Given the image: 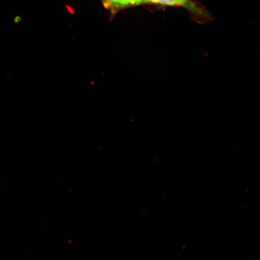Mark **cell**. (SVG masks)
<instances>
[{"mask_svg":"<svg viewBox=\"0 0 260 260\" xmlns=\"http://www.w3.org/2000/svg\"></svg>","mask_w":260,"mask_h":260,"instance_id":"cell-3","label":"cell"},{"mask_svg":"<svg viewBox=\"0 0 260 260\" xmlns=\"http://www.w3.org/2000/svg\"><path fill=\"white\" fill-rule=\"evenodd\" d=\"M164 6H179L186 8L197 14H203L202 10L194 4L192 0H149V3Z\"/></svg>","mask_w":260,"mask_h":260,"instance_id":"cell-2","label":"cell"},{"mask_svg":"<svg viewBox=\"0 0 260 260\" xmlns=\"http://www.w3.org/2000/svg\"><path fill=\"white\" fill-rule=\"evenodd\" d=\"M105 7L115 14L120 10L149 3V0H102Z\"/></svg>","mask_w":260,"mask_h":260,"instance_id":"cell-1","label":"cell"}]
</instances>
